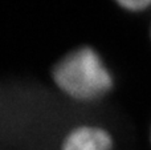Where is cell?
Here are the masks:
<instances>
[{
  "mask_svg": "<svg viewBox=\"0 0 151 150\" xmlns=\"http://www.w3.org/2000/svg\"><path fill=\"white\" fill-rule=\"evenodd\" d=\"M55 84L66 96L91 102L106 96L114 85L111 72L101 55L91 47H80L66 53L52 69Z\"/></svg>",
  "mask_w": 151,
  "mask_h": 150,
  "instance_id": "cell-1",
  "label": "cell"
},
{
  "mask_svg": "<svg viewBox=\"0 0 151 150\" xmlns=\"http://www.w3.org/2000/svg\"><path fill=\"white\" fill-rule=\"evenodd\" d=\"M114 141L110 132L94 124L73 128L64 137L61 150H113Z\"/></svg>",
  "mask_w": 151,
  "mask_h": 150,
  "instance_id": "cell-2",
  "label": "cell"
},
{
  "mask_svg": "<svg viewBox=\"0 0 151 150\" xmlns=\"http://www.w3.org/2000/svg\"><path fill=\"white\" fill-rule=\"evenodd\" d=\"M115 3L129 12H143L151 7V0H115Z\"/></svg>",
  "mask_w": 151,
  "mask_h": 150,
  "instance_id": "cell-3",
  "label": "cell"
},
{
  "mask_svg": "<svg viewBox=\"0 0 151 150\" xmlns=\"http://www.w3.org/2000/svg\"><path fill=\"white\" fill-rule=\"evenodd\" d=\"M150 141H151V132H150Z\"/></svg>",
  "mask_w": 151,
  "mask_h": 150,
  "instance_id": "cell-4",
  "label": "cell"
}]
</instances>
